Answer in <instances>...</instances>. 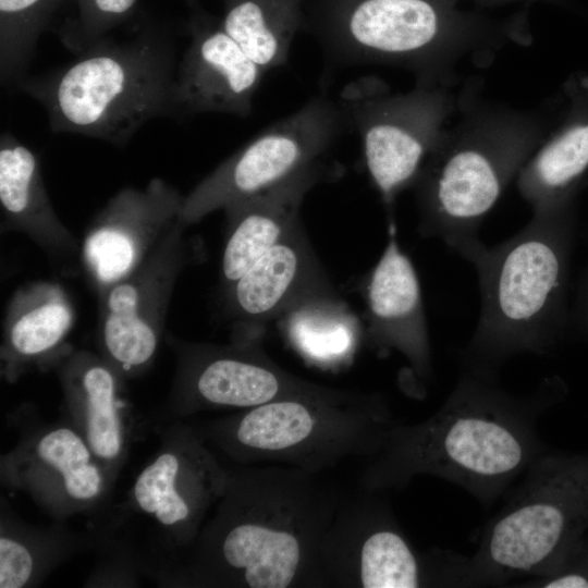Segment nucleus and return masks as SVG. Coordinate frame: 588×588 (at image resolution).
Listing matches in <instances>:
<instances>
[{
    "label": "nucleus",
    "instance_id": "obj_9",
    "mask_svg": "<svg viewBox=\"0 0 588 588\" xmlns=\"http://www.w3.org/2000/svg\"><path fill=\"white\" fill-rule=\"evenodd\" d=\"M174 78L169 40L142 30L120 44L103 37L68 66L20 86L44 106L53 132L123 145L151 119L171 114Z\"/></svg>",
    "mask_w": 588,
    "mask_h": 588
},
{
    "label": "nucleus",
    "instance_id": "obj_25",
    "mask_svg": "<svg viewBox=\"0 0 588 588\" xmlns=\"http://www.w3.org/2000/svg\"><path fill=\"white\" fill-rule=\"evenodd\" d=\"M278 322L289 344L308 363L323 368L345 365L365 338L362 321L338 291L297 303Z\"/></svg>",
    "mask_w": 588,
    "mask_h": 588
},
{
    "label": "nucleus",
    "instance_id": "obj_5",
    "mask_svg": "<svg viewBox=\"0 0 588 588\" xmlns=\"http://www.w3.org/2000/svg\"><path fill=\"white\" fill-rule=\"evenodd\" d=\"M306 25L335 61L395 65L445 87L462 61L527 39L526 11L500 17L452 0H317Z\"/></svg>",
    "mask_w": 588,
    "mask_h": 588
},
{
    "label": "nucleus",
    "instance_id": "obj_27",
    "mask_svg": "<svg viewBox=\"0 0 588 588\" xmlns=\"http://www.w3.org/2000/svg\"><path fill=\"white\" fill-rule=\"evenodd\" d=\"M220 24L265 72L287 61L296 34L305 27L304 0H224Z\"/></svg>",
    "mask_w": 588,
    "mask_h": 588
},
{
    "label": "nucleus",
    "instance_id": "obj_14",
    "mask_svg": "<svg viewBox=\"0 0 588 588\" xmlns=\"http://www.w3.org/2000/svg\"><path fill=\"white\" fill-rule=\"evenodd\" d=\"M176 371L159 419H185L198 412L253 408L316 385L275 364L261 340L230 344L175 341Z\"/></svg>",
    "mask_w": 588,
    "mask_h": 588
},
{
    "label": "nucleus",
    "instance_id": "obj_4",
    "mask_svg": "<svg viewBox=\"0 0 588 588\" xmlns=\"http://www.w3.org/2000/svg\"><path fill=\"white\" fill-rule=\"evenodd\" d=\"M571 206L534 212L510 238L481 241L462 254L476 269L480 313L462 352V367L498 376L520 354L546 355L565 326V296L573 233Z\"/></svg>",
    "mask_w": 588,
    "mask_h": 588
},
{
    "label": "nucleus",
    "instance_id": "obj_26",
    "mask_svg": "<svg viewBox=\"0 0 588 588\" xmlns=\"http://www.w3.org/2000/svg\"><path fill=\"white\" fill-rule=\"evenodd\" d=\"M93 544L91 535L64 522L37 527L19 519L7 504L0 515V588L35 587L60 564Z\"/></svg>",
    "mask_w": 588,
    "mask_h": 588
},
{
    "label": "nucleus",
    "instance_id": "obj_11",
    "mask_svg": "<svg viewBox=\"0 0 588 588\" xmlns=\"http://www.w3.org/2000/svg\"><path fill=\"white\" fill-rule=\"evenodd\" d=\"M345 124L338 100L318 95L269 125L184 196L179 221L193 225L230 204L327 164Z\"/></svg>",
    "mask_w": 588,
    "mask_h": 588
},
{
    "label": "nucleus",
    "instance_id": "obj_19",
    "mask_svg": "<svg viewBox=\"0 0 588 588\" xmlns=\"http://www.w3.org/2000/svg\"><path fill=\"white\" fill-rule=\"evenodd\" d=\"M189 30L191 42L174 78L171 115H249L266 72L225 33L220 21L197 14Z\"/></svg>",
    "mask_w": 588,
    "mask_h": 588
},
{
    "label": "nucleus",
    "instance_id": "obj_13",
    "mask_svg": "<svg viewBox=\"0 0 588 588\" xmlns=\"http://www.w3.org/2000/svg\"><path fill=\"white\" fill-rule=\"evenodd\" d=\"M180 221L130 274L99 295L98 341L124 378L143 373L157 353L175 284L185 268L204 259V245Z\"/></svg>",
    "mask_w": 588,
    "mask_h": 588
},
{
    "label": "nucleus",
    "instance_id": "obj_8",
    "mask_svg": "<svg viewBox=\"0 0 588 588\" xmlns=\"http://www.w3.org/2000/svg\"><path fill=\"white\" fill-rule=\"evenodd\" d=\"M586 532L588 452L549 449L509 490L476 551L470 556L448 551V587L509 586L540 576Z\"/></svg>",
    "mask_w": 588,
    "mask_h": 588
},
{
    "label": "nucleus",
    "instance_id": "obj_31",
    "mask_svg": "<svg viewBox=\"0 0 588 588\" xmlns=\"http://www.w3.org/2000/svg\"><path fill=\"white\" fill-rule=\"evenodd\" d=\"M455 2L460 1H469L470 3H474L478 5L479 8H490V7H502V5H509V4H525L530 5L534 3L539 2H558L559 0H452Z\"/></svg>",
    "mask_w": 588,
    "mask_h": 588
},
{
    "label": "nucleus",
    "instance_id": "obj_29",
    "mask_svg": "<svg viewBox=\"0 0 588 588\" xmlns=\"http://www.w3.org/2000/svg\"><path fill=\"white\" fill-rule=\"evenodd\" d=\"M137 0H76L78 14L62 29V39L83 50L123 23L134 11Z\"/></svg>",
    "mask_w": 588,
    "mask_h": 588
},
{
    "label": "nucleus",
    "instance_id": "obj_20",
    "mask_svg": "<svg viewBox=\"0 0 588 588\" xmlns=\"http://www.w3.org/2000/svg\"><path fill=\"white\" fill-rule=\"evenodd\" d=\"M65 420L83 437L115 482L132 436L133 417L123 396L124 378L101 355L71 348L53 367Z\"/></svg>",
    "mask_w": 588,
    "mask_h": 588
},
{
    "label": "nucleus",
    "instance_id": "obj_33",
    "mask_svg": "<svg viewBox=\"0 0 588 588\" xmlns=\"http://www.w3.org/2000/svg\"><path fill=\"white\" fill-rule=\"evenodd\" d=\"M191 8H196L197 7V0H184Z\"/></svg>",
    "mask_w": 588,
    "mask_h": 588
},
{
    "label": "nucleus",
    "instance_id": "obj_6",
    "mask_svg": "<svg viewBox=\"0 0 588 588\" xmlns=\"http://www.w3.org/2000/svg\"><path fill=\"white\" fill-rule=\"evenodd\" d=\"M399 420L380 392L313 388L195 426L235 464L281 465L319 474L367 460Z\"/></svg>",
    "mask_w": 588,
    "mask_h": 588
},
{
    "label": "nucleus",
    "instance_id": "obj_28",
    "mask_svg": "<svg viewBox=\"0 0 588 588\" xmlns=\"http://www.w3.org/2000/svg\"><path fill=\"white\" fill-rule=\"evenodd\" d=\"M63 0H0L2 82L17 79L37 40Z\"/></svg>",
    "mask_w": 588,
    "mask_h": 588
},
{
    "label": "nucleus",
    "instance_id": "obj_10",
    "mask_svg": "<svg viewBox=\"0 0 588 588\" xmlns=\"http://www.w3.org/2000/svg\"><path fill=\"white\" fill-rule=\"evenodd\" d=\"M338 102L360 138L369 179L391 211L397 195L412 187L458 102L445 86L417 84L408 93L391 94L372 78L345 87Z\"/></svg>",
    "mask_w": 588,
    "mask_h": 588
},
{
    "label": "nucleus",
    "instance_id": "obj_22",
    "mask_svg": "<svg viewBox=\"0 0 588 588\" xmlns=\"http://www.w3.org/2000/svg\"><path fill=\"white\" fill-rule=\"evenodd\" d=\"M2 231L25 234L64 272H75L81 245L56 212L36 154L11 134L0 139Z\"/></svg>",
    "mask_w": 588,
    "mask_h": 588
},
{
    "label": "nucleus",
    "instance_id": "obj_32",
    "mask_svg": "<svg viewBox=\"0 0 588 588\" xmlns=\"http://www.w3.org/2000/svg\"><path fill=\"white\" fill-rule=\"evenodd\" d=\"M581 294L583 295H581L579 314H580L581 321L586 326L587 331H588V280Z\"/></svg>",
    "mask_w": 588,
    "mask_h": 588
},
{
    "label": "nucleus",
    "instance_id": "obj_16",
    "mask_svg": "<svg viewBox=\"0 0 588 588\" xmlns=\"http://www.w3.org/2000/svg\"><path fill=\"white\" fill-rule=\"evenodd\" d=\"M184 195L160 177L124 187L96 215L79 261L98 296L135 270L179 222Z\"/></svg>",
    "mask_w": 588,
    "mask_h": 588
},
{
    "label": "nucleus",
    "instance_id": "obj_23",
    "mask_svg": "<svg viewBox=\"0 0 588 588\" xmlns=\"http://www.w3.org/2000/svg\"><path fill=\"white\" fill-rule=\"evenodd\" d=\"M75 321L66 291L56 282L21 286L11 297L3 321L2 373L15 381L25 370L53 365L72 347L65 340Z\"/></svg>",
    "mask_w": 588,
    "mask_h": 588
},
{
    "label": "nucleus",
    "instance_id": "obj_1",
    "mask_svg": "<svg viewBox=\"0 0 588 588\" xmlns=\"http://www.w3.org/2000/svg\"><path fill=\"white\" fill-rule=\"evenodd\" d=\"M226 469L224 492L171 586H329L323 551L342 503L336 489L295 467Z\"/></svg>",
    "mask_w": 588,
    "mask_h": 588
},
{
    "label": "nucleus",
    "instance_id": "obj_7",
    "mask_svg": "<svg viewBox=\"0 0 588 588\" xmlns=\"http://www.w3.org/2000/svg\"><path fill=\"white\" fill-rule=\"evenodd\" d=\"M446 127L412 187L418 233L462 255L502 193L543 139L535 115L495 106H465Z\"/></svg>",
    "mask_w": 588,
    "mask_h": 588
},
{
    "label": "nucleus",
    "instance_id": "obj_15",
    "mask_svg": "<svg viewBox=\"0 0 588 588\" xmlns=\"http://www.w3.org/2000/svg\"><path fill=\"white\" fill-rule=\"evenodd\" d=\"M366 493L356 502L342 500L323 551L329 586L444 587L442 550L417 552L389 506Z\"/></svg>",
    "mask_w": 588,
    "mask_h": 588
},
{
    "label": "nucleus",
    "instance_id": "obj_21",
    "mask_svg": "<svg viewBox=\"0 0 588 588\" xmlns=\"http://www.w3.org/2000/svg\"><path fill=\"white\" fill-rule=\"evenodd\" d=\"M339 172L336 167L328 163L315 167L223 209L226 234L220 266V293L301 220L306 195L319 183L336 179Z\"/></svg>",
    "mask_w": 588,
    "mask_h": 588
},
{
    "label": "nucleus",
    "instance_id": "obj_30",
    "mask_svg": "<svg viewBox=\"0 0 588 588\" xmlns=\"http://www.w3.org/2000/svg\"><path fill=\"white\" fill-rule=\"evenodd\" d=\"M511 586L531 588H588V534L586 532L547 573Z\"/></svg>",
    "mask_w": 588,
    "mask_h": 588
},
{
    "label": "nucleus",
    "instance_id": "obj_2",
    "mask_svg": "<svg viewBox=\"0 0 588 588\" xmlns=\"http://www.w3.org/2000/svg\"><path fill=\"white\" fill-rule=\"evenodd\" d=\"M563 391L552 377L516 395L501 388L498 376L463 368L434 414L393 426L381 449L365 460L362 487L380 494L428 475L458 486L488 509L549 450L538 421Z\"/></svg>",
    "mask_w": 588,
    "mask_h": 588
},
{
    "label": "nucleus",
    "instance_id": "obj_18",
    "mask_svg": "<svg viewBox=\"0 0 588 588\" xmlns=\"http://www.w3.org/2000/svg\"><path fill=\"white\" fill-rule=\"evenodd\" d=\"M388 233L382 255L359 283L365 340L379 354L401 353L416 377L427 380L432 357L418 274L397 242L392 217Z\"/></svg>",
    "mask_w": 588,
    "mask_h": 588
},
{
    "label": "nucleus",
    "instance_id": "obj_17",
    "mask_svg": "<svg viewBox=\"0 0 588 588\" xmlns=\"http://www.w3.org/2000/svg\"><path fill=\"white\" fill-rule=\"evenodd\" d=\"M335 291L299 220L220 294L232 340H262L267 326L297 303Z\"/></svg>",
    "mask_w": 588,
    "mask_h": 588
},
{
    "label": "nucleus",
    "instance_id": "obj_24",
    "mask_svg": "<svg viewBox=\"0 0 588 588\" xmlns=\"http://www.w3.org/2000/svg\"><path fill=\"white\" fill-rule=\"evenodd\" d=\"M563 119L520 169L517 187L534 212L571 206L574 189L588 171V79L568 90Z\"/></svg>",
    "mask_w": 588,
    "mask_h": 588
},
{
    "label": "nucleus",
    "instance_id": "obj_3",
    "mask_svg": "<svg viewBox=\"0 0 588 588\" xmlns=\"http://www.w3.org/2000/svg\"><path fill=\"white\" fill-rule=\"evenodd\" d=\"M158 434L157 452L125 499L99 515L102 525L91 538L107 571L171 586L224 492L228 469L195 425L170 420Z\"/></svg>",
    "mask_w": 588,
    "mask_h": 588
},
{
    "label": "nucleus",
    "instance_id": "obj_12",
    "mask_svg": "<svg viewBox=\"0 0 588 588\" xmlns=\"http://www.w3.org/2000/svg\"><path fill=\"white\" fill-rule=\"evenodd\" d=\"M29 408L14 414L19 440L1 455V479L26 493L54 522L99 516L114 482L83 437L65 420L46 424Z\"/></svg>",
    "mask_w": 588,
    "mask_h": 588
}]
</instances>
